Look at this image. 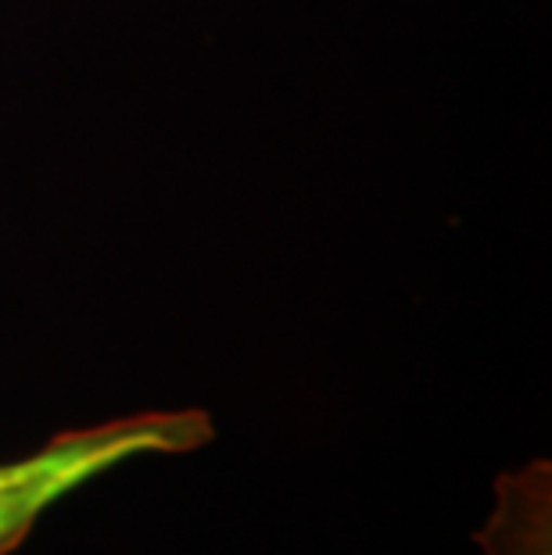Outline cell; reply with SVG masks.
Masks as SVG:
<instances>
[{
    "label": "cell",
    "instance_id": "cell-1",
    "mask_svg": "<svg viewBox=\"0 0 552 555\" xmlns=\"http://www.w3.org/2000/svg\"><path fill=\"white\" fill-rule=\"evenodd\" d=\"M213 437L205 409H151L62 430L33 455L8 459L0 463V555H15L40 519L90 480L144 455L197 452Z\"/></svg>",
    "mask_w": 552,
    "mask_h": 555
}]
</instances>
